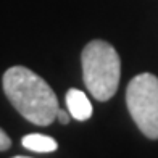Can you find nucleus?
<instances>
[{
	"instance_id": "1",
	"label": "nucleus",
	"mask_w": 158,
	"mask_h": 158,
	"mask_svg": "<svg viewBox=\"0 0 158 158\" xmlns=\"http://www.w3.org/2000/svg\"><path fill=\"white\" fill-rule=\"evenodd\" d=\"M2 87L15 110L35 126H50L56 119L58 98L48 82L26 66H11L3 73Z\"/></svg>"
},
{
	"instance_id": "2",
	"label": "nucleus",
	"mask_w": 158,
	"mask_h": 158,
	"mask_svg": "<svg viewBox=\"0 0 158 158\" xmlns=\"http://www.w3.org/2000/svg\"><path fill=\"white\" fill-rule=\"evenodd\" d=\"M82 79L90 95L98 102H108L116 94L121 77V60L111 44L94 39L81 53Z\"/></svg>"
},
{
	"instance_id": "3",
	"label": "nucleus",
	"mask_w": 158,
	"mask_h": 158,
	"mask_svg": "<svg viewBox=\"0 0 158 158\" xmlns=\"http://www.w3.org/2000/svg\"><path fill=\"white\" fill-rule=\"evenodd\" d=\"M126 105L139 131L158 140V77L152 73L134 76L126 89Z\"/></svg>"
},
{
	"instance_id": "4",
	"label": "nucleus",
	"mask_w": 158,
	"mask_h": 158,
	"mask_svg": "<svg viewBox=\"0 0 158 158\" xmlns=\"http://www.w3.org/2000/svg\"><path fill=\"white\" fill-rule=\"evenodd\" d=\"M68 111L76 121H87L92 116V103L87 95L79 89H69L66 92Z\"/></svg>"
},
{
	"instance_id": "5",
	"label": "nucleus",
	"mask_w": 158,
	"mask_h": 158,
	"mask_svg": "<svg viewBox=\"0 0 158 158\" xmlns=\"http://www.w3.org/2000/svg\"><path fill=\"white\" fill-rule=\"evenodd\" d=\"M21 145L31 150V152H37V153H52L58 148L56 140L44 134H27L21 139Z\"/></svg>"
},
{
	"instance_id": "6",
	"label": "nucleus",
	"mask_w": 158,
	"mask_h": 158,
	"mask_svg": "<svg viewBox=\"0 0 158 158\" xmlns=\"http://www.w3.org/2000/svg\"><path fill=\"white\" fill-rule=\"evenodd\" d=\"M10 147H11V139L8 137V134L0 127V152H5V150H8Z\"/></svg>"
},
{
	"instance_id": "7",
	"label": "nucleus",
	"mask_w": 158,
	"mask_h": 158,
	"mask_svg": "<svg viewBox=\"0 0 158 158\" xmlns=\"http://www.w3.org/2000/svg\"><path fill=\"white\" fill-rule=\"evenodd\" d=\"M71 114L69 111H64V110H58V113H56V119L60 121L61 124H69V121H71Z\"/></svg>"
}]
</instances>
